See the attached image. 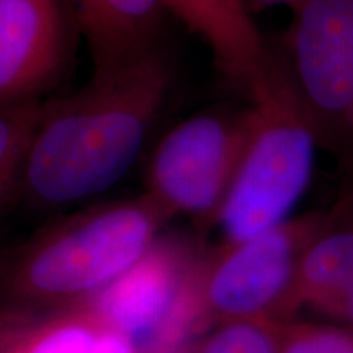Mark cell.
<instances>
[{
    "label": "cell",
    "mask_w": 353,
    "mask_h": 353,
    "mask_svg": "<svg viewBox=\"0 0 353 353\" xmlns=\"http://www.w3.org/2000/svg\"><path fill=\"white\" fill-rule=\"evenodd\" d=\"M174 88L159 44L94 68L74 94L46 101L19 193L38 210H65L114 187L138 161Z\"/></svg>",
    "instance_id": "1"
},
{
    "label": "cell",
    "mask_w": 353,
    "mask_h": 353,
    "mask_svg": "<svg viewBox=\"0 0 353 353\" xmlns=\"http://www.w3.org/2000/svg\"><path fill=\"white\" fill-rule=\"evenodd\" d=\"M169 219L143 193L48 224L0 260V304L64 309L87 303L151 249Z\"/></svg>",
    "instance_id": "2"
},
{
    "label": "cell",
    "mask_w": 353,
    "mask_h": 353,
    "mask_svg": "<svg viewBox=\"0 0 353 353\" xmlns=\"http://www.w3.org/2000/svg\"><path fill=\"white\" fill-rule=\"evenodd\" d=\"M249 136L239 170L216 223L224 244L259 236L290 219L306 192L316 149L314 126L276 48L245 87Z\"/></svg>",
    "instance_id": "3"
},
{
    "label": "cell",
    "mask_w": 353,
    "mask_h": 353,
    "mask_svg": "<svg viewBox=\"0 0 353 353\" xmlns=\"http://www.w3.org/2000/svg\"><path fill=\"white\" fill-rule=\"evenodd\" d=\"M203 257L187 237L161 234L138 262L85 304L105 329L125 335L139 353H185L206 332Z\"/></svg>",
    "instance_id": "4"
},
{
    "label": "cell",
    "mask_w": 353,
    "mask_h": 353,
    "mask_svg": "<svg viewBox=\"0 0 353 353\" xmlns=\"http://www.w3.org/2000/svg\"><path fill=\"white\" fill-rule=\"evenodd\" d=\"M276 51L319 148L353 175V0H303Z\"/></svg>",
    "instance_id": "5"
},
{
    "label": "cell",
    "mask_w": 353,
    "mask_h": 353,
    "mask_svg": "<svg viewBox=\"0 0 353 353\" xmlns=\"http://www.w3.org/2000/svg\"><path fill=\"white\" fill-rule=\"evenodd\" d=\"M247 136V108L203 112L180 121L154 149L145 167L144 193L170 218L183 214L216 223L239 170Z\"/></svg>",
    "instance_id": "6"
},
{
    "label": "cell",
    "mask_w": 353,
    "mask_h": 353,
    "mask_svg": "<svg viewBox=\"0 0 353 353\" xmlns=\"http://www.w3.org/2000/svg\"><path fill=\"white\" fill-rule=\"evenodd\" d=\"M329 219L330 211L290 218L259 236L205 254L200 304L206 330L228 321H280L299 259Z\"/></svg>",
    "instance_id": "7"
},
{
    "label": "cell",
    "mask_w": 353,
    "mask_h": 353,
    "mask_svg": "<svg viewBox=\"0 0 353 353\" xmlns=\"http://www.w3.org/2000/svg\"><path fill=\"white\" fill-rule=\"evenodd\" d=\"M69 0H0V103L43 101L68 72Z\"/></svg>",
    "instance_id": "8"
},
{
    "label": "cell",
    "mask_w": 353,
    "mask_h": 353,
    "mask_svg": "<svg viewBox=\"0 0 353 353\" xmlns=\"http://www.w3.org/2000/svg\"><path fill=\"white\" fill-rule=\"evenodd\" d=\"M161 3L188 32L208 44L221 74L245 90L263 68L268 43L244 0H161Z\"/></svg>",
    "instance_id": "9"
},
{
    "label": "cell",
    "mask_w": 353,
    "mask_h": 353,
    "mask_svg": "<svg viewBox=\"0 0 353 353\" xmlns=\"http://www.w3.org/2000/svg\"><path fill=\"white\" fill-rule=\"evenodd\" d=\"M353 286V221L330 210L325 228L309 242L299 259L280 322L303 309L324 314Z\"/></svg>",
    "instance_id": "10"
},
{
    "label": "cell",
    "mask_w": 353,
    "mask_h": 353,
    "mask_svg": "<svg viewBox=\"0 0 353 353\" xmlns=\"http://www.w3.org/2000/svg\"><path fill=\"white\" fill-rule=\"evenodd\" d=\"M77 30L101 68L159 46L161 0H69Z\"/></svg>",
    "instance_id": "11"
},
{
    "label": "cell",
    "mask_w": 353,
    "mask_h": 353,
    "mask_svg": "<svg viewBox=\"0 0 353 353\" xmlns=\"http://www.w3.org/2000/svg\"><path fill=\"white\" fill-rule=\"evenodd\" d=\"M103 329L85 303L64 309L0 304V353H85Z\"/></svg>",
    "instance_id": "12"
},
{
    "label": "cell",
    "mask_w": 353,
    "mask_h": 353,
    "mask_svg": "<svg viewBox=\"0 0 353 353\" xmlns=\"http://www.w3.org/2000/svg\"><path fill=\"white\" fill-rule=\"evenodd\" d=\"M46 101L0 103V210L19 193L26 154Z\"/></svg>",
    "instance_id": "13"
},
{
    "label": "cell",
    "mask_w": 353,
    "mask_h": 353,
    "mask_svg": "<svg viewBox=\"0 0 353 353\" xmlns=\"http://www.w3.org/2000/svg\"><path fill=\"white\" fill-rule=\"evenodd\" d=\"M281 322L270 317L214 324L185 353H280Z\"/></svg>",
    "instance_id": "14"
},
{
    "label": "cell",
    "mask_w": 353,
    "mask_h": 353,
    "mask_svg": "<svg viewBox=\"0 0 353 353\" xmlns=\"http://www.w3.org/2000/svg\"><path fill=\"white\" fill-rule=\"evenodd\" d=\"M280 353H353V330L311 322H281Z\"/></svg>",
    "instance_id": "15"
},
{
    "label": "cell",
    "mask_w": 353,
    "mask_h": 353,
    "mask_svg": "<svg viewBox=\"0 0 353 353\" xmlns=\"http://www.w3.org/2000/svg\"><path fill=\"white\" fill-rule=\"evenodd\" d=\"M85 353H139L130 339L114 330L103 329Z\"/></svg>",
    "instance_id": "16"
},
{
    "label": "cell",
    "mask_w": 353,
    "mask_h": 353,
    "mask_svg": "<svg viewBox=\"0 0 353 353\" xmlns=\"http://www.w3.org/2000/svg\"><path fill=\"white\" fill-rule=\"evenodd\" d=\"M322 316L342 322L347 325V329L353 330V286Z\"/></svg>",
    "instance_id": "17"
},
{
    "label": "cell",
    "mask_w": 353,
    "mask_h": 353,
    "mask_svg": "<svg viewBox=\"0 0 353 353\" xmlns=\"http://www.w3.org/2000/svg\"><path fill=\"white\" fill-rule=\"evenodd\" d=\"M303 0H244L247 8H265L272 6H288L290 8L296 7Z\"/></svg>",
    "instance_id": "18"
},
{
    "label": "cell",
    "mask_w": 353,
    "mask_h": 353,
    "mask_svg": "<svg viewBox=\"0 0 353 353\" xmlns=\"http://www.w3.org/2000/svg\"><path fill=\"white\" fill-rule=\"evenodd\" d=\"M335 211H337V213L341 214L342 218L353 221V185H352L350 192H348L347 195L337 203V206H335Z\"/></svg>",
    "instance_id": "19"
}]
</instances>
